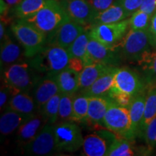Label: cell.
Returning <instances> with one entry per match:
<instances>
[{
	"mask_svg": "<svg viewBox=\"0 0 156 156\" xmlns=\"http://www.w3.org/2000/svg\"><path fill=\"white\" fill-rule=\"evenodd\" d=\"M31 58L30 64L38 74L56 77L58 73L68 67L70 55L66 48L46 44Z\"/></svg>",
	"mask_w": 156,
	"mask_h": 156,
	"instance_id": "1",
	"label": "cell"
},
{
	"mask_svg": "<svg viewBox=\"0 0 156 156\" xmlns=\"http://www.w3.org/2000/svg\"><path fill=\"white\" fill-rule=\"evenodd\" d=\"M11 30L24 49L26 58H31L46 44L47 35L23 19L12 23Z\"/></svg>",
	"mask_w": 156,
	"mask_h": 156,
	"instance_id": "2",
	"label": "cell"
},
{
	"mask_svg": "<svg viewBox=\"0 0 156 156\" xmlns=\"http://www.w3.org/2000/svg\"><path fill=\"white\" fill-rule=\"evenodd\" d=\"M23 20L48 36L69 18L58 0H49L47 5L40 11Z\"/></svg>",
	"mask_w": 156,
	"mask_h": 156,
	"instance_id": "3",
	"label": "cell"
},
{
	"mask_svg": "<svg viewBox=\"0 0 156 156\" xmlns=\"http://www.w3.org/2000/svg\"><path fill=\"white\" fill-rule=\"evenodd\" d=\"M40 78L30 64L23 62L12 64L4 72V82L17 93H30Z\"/></svg>",
	"mask_w": 156,
	"mask_h": 156,
	"instance_id": "4",
	"label": "cell"
},
{
	"mask_svg": "<svg viewBox=\"0 0 156 156\" xmlns=\"http://www.w3.org/2000/svg\"><path fill=\"white\" fill-rule=\"evenodd\" d=\"M153 41V34L148 30L130 29L119 44L122 57L129 61L139 59L146 51L150 49Z\"/></svg>",
	"mask_w": 156,
	"mask_h": 156,
	"instance_id": "5",
	"label": "cell"
},
{
	"mask_svg": "<svg viewBox=\"0 0 156 156\" xmlns=\"http://www.w3.org/2000/svg\"><path fill=\"white\" fill-rule=\"evenodd\" d=\"M103 125L120 137L130 141L135 139L129 108L121 106L111 100L103 120Z\"/></svg>",
	"mask_w": 156,
	"mask_h": 156,
	"instance_id": "6",
	"label": "cell"
},
{
	"mask_svg": "<svg viewBox=\"0 0 156 156\" xmlns=\"http://www.w3.org/2000/svg\"><path fill=\"white\" fill-rule=\"evenodd\" d=\"M54 130L58 152L74 153L83 147L84 138L75 122H59L54 124Z\"/></svg>",
	"mask_w": 156,
	"mask_h": 156,
	"instance_id": "7",
	"label": "cell"
},
{
	"mask_svg": "<svg viewBox=\"0 0 156 156\" xmlns=\"http://www.w3.org/2000/svg\"><path fill=\"white\" fill-rule=\"evenodd\" d=\"M129 27V19L114 23L101 24L89 28L90 37L108 47L118 48Z\"/></svg>",
	"mask_w": 156,
	"mask_h": 156,
	"instance_id": "8",
	"label": "cell"
},
{
	"mask_svg": "<svg viewBox=\"0 0 156 156\" xmlns=\"http://www.w3.org/2000/svg\"><path fill=\"white\" fill-rule=\"evenodd\" d=\"M28 155H51L59 153L56 147L54 124H46L30 143L23 147Z\"/></svg>",
	"mask_w": 156,
	"mask_h": 156,
	"instance_id": "9",
	"label": "cell"
},
{
	"mask_svg": "<svg viewBox=\"0 0 156 156\" xmlns=\"http://www.w3.org/2000/svg\"><path fill=\"white\" fill-rule=\"evenodd\" d=\"M69 18L86 28H90L97 12L87 0H58Z\"/></svg>",
	"mask_w": 156,
	"mask_h": 156,
	"instance_id": "10",
	"label": "cell"
},
{
	"mask_svg": "<svg viewBox=\"0 0 156 156\" xmlns=\"http://www.w3.org/2000/svg\"><path fill=\"white\" fill-rule=\"evenodd\" d=\"M121 56L118 48L108 47L90 37L87 44V65L101 63L111 67H117L121 61Z\"/></svg>",
	"mask_w": 156,
	"mask_h": 156,
	"instance_id": "11",
	"label": "cell"
},
{
	"mask_svg": "<svg viewBox=\"0 0 156 156\" xmlns=\"http://www.w3.org/2000/svg\"><path fill=\"white\" fill-rule=\"evenodd\" d=\"M114 89L136 96L147 89L143 79L135 72L127 67L119 68L115 75Z\"/></svg>",
	"mask_w": 156,
	"mask_h": 156,
	"instance_id": "12",
	"label": "cell"
},
{
	"mask_svg": "<svg viewBox=\"0 0 156 156\" xmlns=\"http://www.w3.org/2000/svg\"><path fill=\"white\" fill-rule=\"evenodd\" d=\"M86 28H87L69 19L60 25L55 31L48 35L46 44L56 45L67 49Z\"/></svg>",
	"mask_w": 156,
	"mask_h": 156,
	"instance_id": "13",
	"label": "cell"
},
{
	"mask_svg": "<svg viewBox=\"0 0 156 156\" xmlns=\"http://www.w3.org/2000/svg\"><path fill=\"white\" fill-rule=\"evenodd\" d=\"M59 91L56 77L45 75L41 77L33 89V95L39 111L41 107Z\"/></svg>",
	"mask_w": 156,
	"mask_h": 156,
	"instance_id": "14",
	"label": "cell"
},
{
	"mask_svg": "<svg viewBox=\"0 0 156 156\" xmlns=\"http://www.w3.org/2000/svg\"><path fill=\"white\" fill-rule=\"evenodd\" d=\"M47 124L40 113L38 112L30 119L20 126L17 131V142L19 145L25 147L38 135L41 130Z\"/></svg>",
	"mask_w": 156,
	"mask_h": 156,
	"instance_id": "15",
	"label": "cell"
},
{
	"mask_svg": "<svg viewBox=\"0 0 156 156\" xmlns=\"http://www.w3.org/2000/svg\"><path fill=\"white\" fill-rule=\"evenodd\" d=\"M109 103L110 99L107 96L90 97L88 112L85 122L94 127H104L103 120Z\"/></svg>",
	"mask_w": 156,
	"mask_h": 156,
	"instance_id": "16",
	"label": "cell"
},
{
	"mask_svg": "<svg viewBox=\"0 0 156 156\" xmlns=\"http://www.w3.org/2000/svg\"><path fill=\"white\" fill-rule=\"evenodd\" d=\"M35 115L21 114L10 109H6L0 118L1 134L2 136H7L14 133L15 131H17L20 126Z\"/></svg>",
	"mask_w": 156,
	"mask_h": 156,
	"instance_id": "17",
	"label": "cell"
},
{
	"mask_svg": "<svg viewBox=\"0 0 156 156\" xmlns=\"http://www.w3.org/2000/svg\"><path fill=\"white\" fill-rule=\"evenodd\" d=\"M111 145L110 140L95 132L84 138L82 147L84 155L86 156H104L106 155Z\"/></svg>",
	"mask_w": 156,
	"mask_h": 156,
	"instance_id": "18",
	"label": "cell"
},
{
	"mask_svg": "<svg viewBox=\"0 0 156 156\" xmlns=\"http://www.w3.org/2000/svg\"><path fill=\"white\" fill-rule=\"evenodd\" d=\"M146 94L147 93L144 90L134 96L129 108L132 130L136 137L142 136V121L145 113Z\"/></svg>",
	"mask_w": 156,
	"mask_h": 156,
	"instance_id": "19",
	"label": "cell"
},
{
	"mask_svg": "<svg viewBox=\"0 0 156 156\" xmlns=\"http://www.w3.org/2000/svg\"><path fill=\"white\" fill-rule=\"evenodd\" d=\"M1 66L2 67L23 62L25 56L19 45L13 41L7 34L1 41Z\"/></svg>",
	"mask_w": 156,
	"mask_h": 156,
	"instance_id": "20",
	"label": "cell"
},
{
	"mask_svg": "<svg viewBox=\"0 0 156 156\" xmlns=\"http://www.w3.org/2000/svg\"><path fill=\"white\" fill-rule=\"evenodd\" d=\"M146 87L156 85V50L146 51L137 60Z\"/></svg>",
	"mask_w": 156,
	"mask_h": 156,
	"instance_id": "21",
	"label": "cell"
},
{
	"mask_svg": "<svg viewBox=\"0 0 156 156\" xmlns=\"http://www.w3.org/2000/svg\"><path fill=\"white\" fill-rule=\"evenodd\" d=\"M111 66L101 63H94L87 65L80 73V93L89 88L101 76L112 69Z\"/></svg>",
	"mask_w": 156,
	"mask_h": 156,
	"instance_id": "22",
	"label": "cell"
},
{
	"mask_svg": "<svg viewBox=\"0 0 156 156\" xmlns=\"http://www.w3.org/2000/svg\"><path fill=\"white\" fill-rule=\"evenodd\" d=\"M59 91L64 94L75 95L80 88V73L66 67L56 75Z\"/></svg>",
	"mask_w": 156,
	"mask_h": 156,
	"instance_id": "23",
	"label": "cell"
},
{
	"mask_svg": "<svg viewBox=\"0 0 156 156\" xmlns=\"http://www.w3.org/2000/svg\"><path fill=\"white\" fill-rule=\"evenodd\" d=\"M130 15L116 2L108 8L99 12H97L93 20L90 28L101 24H109L124 20Z\"/></svg>",
	"mask_w": 156,
	"mask_h": 156,
	"instance_id": "24",
	"label": "cell"
},
{
	"mask_svg": "<svg viewBox=\"0 0 156 156\" xmlns=\"http://www.w3.org/2000/svg\"><path fill=\"white\" fill-rule=\"evenodd\" d=\"M117 69H118L117 67H114L109 69L107 73L101 76L89 88H87L81 94L87 95L89 97L106 95L114 85L115 75Z\"/></svg>",
	"mask_w": 156,
	"mask_h": 156,
	"instance_id": "25",
	"label": "cell"
},
{
	"mask_svg": "<svg viewBox=\"0 0 156 156\" xmlns=\"http://www.w3.org/2000/svg\"><path fill=\"white\" fill-rule=\"evenodd\" d=\"M6 109H10L21 114L29 115L36 114V111L38 112L34 97L30 96L29 93L26 92H19L13 95Z\"/></svg>",
	"mask_w": 156,
	"mask_h": 156,
	"instance_id": "26",
	"label": "cell"
},
{
	"mask_svg": "<svg viewBox=\"0 0 156 156\" xmlns=\"http://www.w3.org/2000/svg\"><path fill=\"white\" fill-rule=\"evenodd\" d=\"M90 40L89 28L85 29L82 34L75 39V41L67 48L70 57L80 58L84 61L85 67L87 65V44Z\"/></svg>",
	"mask_w": 156,
	"mask_h": 156,
	"instance_id": "27",
	"label": "cell"
},
{
	"mask_svg": "<svg viewBox=\"0 0 156 156\" xmlns=\"http://www.w3.org/2000/svg\"><path fill=\"white\" fill-rule=\"evenodd\" d=\"M49 0H22L14 8V14L18 19H26L40 11Z\"/></svg>",
	"mask_w": 156,
	"mask_h": 156,
	"instance_id": "28",
	"label": "cell"
},
{
	"mask_svg": "<svg viewBox=\"0 0 156 156\" xmlns=\"http://www.w3.org/2000/svg\"><path fill=\"white\" fill-rule=\"evenodd\" d=\"M62 93L58 92L39 109L38 112L44 116L47 124H54L58 120V107Z\"/></svg>",
	"mask_w": 156,
	"mask_h": 156,
	"instance_id": "29",
	"label": "cell"
},
{
	"mask_svg": "<svg viewBox=\"0 0 156 156\" xmlns=\"http://www.w3.org/2000/svg\"><path fill=\"white\" fill-rule=\"evenodd\" d=\"M156 116V85L147 88L145 113L142 121V136L143 132L147 124Z\"/></svg>",
	"mask_w": 156,
	"mask_h": 156,
	"instance_id": "30",
	"label": "cell"
},
{
	"mask_svg": "<svg viewBox=\"0 0 156 156\" xmlns=\"http://www.w3.org/2000/svg\"><path fill=\"white\" fill-rule=\"evenodd\" d=\"M89 100L90 97L83 94L75 97L72 121L75 122H85L88 112Z\"/></svg>",
	"mask_w": 156,
	"mask_h": 156,
	"instance_id": "31",
	"label": "cell"
},
{
	"mask_svg": "<svg viewBox=\"0 0 156 156\" xmlns=\"http://www.w3.org/2000/svg\"><path fill=\"white\" fill-rule=\"evenodd\" d=\"M130 140L117 136L107 152V156H131L134 155L133 147Z\"/></svg>",
	"mask_w": 156,
	"mask_h": 156,
	"instance_id": "32",
	"label": "cell"
},
{
	"mask_svg": "<svg viewBox=\"0 0 156 156\" xmlns=\"http://www.w3.org/2000/svg\"><path fill=\"white\" fill-rule=\"evenodd\" d=\"M75 97V95L62 93L58 116V120L60 122L72 121L73 114V101Z\"/></svg>",
	"mask_w": 156,
	"mask_h": 156,
	"instance_id": "33",
	"label": "cell"
},
{
	"mask_svg": "<svg viewBox=\"0 0 156 156\" xmlns=\"http://www.w3.org/2000/svg\"><path fill=\"white\" fill-rule=\"evenodd\" d=\"M152 16L145 12L138 9L129 18V27L133 30H148Z\"/></svg>",
	"mask_w": 156,
	"mask_h": 156,
	"instance_id": "34",
	"label": "cell"
},
{
	"mask_svg": "<svg viewBox=\"0 0 156 156\" xmlns=\"http://www.w3.org/2000/svg\"><path fill=\"white\" fill-rule=\"evenodd\" d=\"M107 97L113 102L116 103V104L127 108H129L132 101L134 98V96H132V95H129L125 93L120 92V91L114 89V87H112L109 90L108 94H107Z\"/></svg>",
	"mask_w": 156,
	"mask_h": 156,
	"instance_id": "35",
	"label": "cell"
},
{
	"mask_svg": "<svg viewBox=\"0 0 156 156\" xmlns=\"http://www.w3.org/2000/svg\"><path fill=\"white\" fill-rule=\"evenodd\" d=\"M144 139L150 148L156 146V116L147 124L143 132Z\"/></svg>",
	"mask_w": 156,
	"mask_h": 156,
	"instance_id": "36",
	"label": "cell"
},
{
	"mask_svg": "<svg viewBox=\"0 0 156 156\" xmlns=\"http://www.w3.org/2000/svg\"><path fill=\"white\" fill-rule=\"evenodd\" d=\"M130 15L140 9L142 0H116Z\"/></svg>",
	"mask_w": 156,
	"mask_h": 156,
	"instance_id": "37",
	"label": "cell"
},
{
	"mask_svg": "<svg viewBox=\"0 0 156 156\" xmlns=\"http://www.w3.org/2000/svg\"><path fill=\"white\" fill-rule=\"evenodd\" d=\"M97 12H101L108 8L113 5L116 0H87Z\"/></svg>",
	"mask_w": 156,
	"mask_h": 156,
	"instance_id": "38",
	"label": "cell"
},
{
	"mask_svg": "<svg viewBox=\"0 0 156 156\" xmlns=\"http://www.w3.org/2000/svg\"><path fill=\"white\" fill-rule=\"evenodd\" d=\"M140 9L153 16L156 12V0H142Z\"/></svg>",
	"mask_w": 156,
	"mask_h": 156,
	"instance_id": "39",
	"label": "cell"
},
{
	"mask_svg": "<svg viewBox=\"0 0 156 156\" xmlns=\"http://www.w3.org/2000/svg\"><path fill=\"white\" fill-rule=\"evenodd\" d=\"M68 67L71 68V69L80 73L85 67V64H84L83 60L80 58L70 57Z\"/></svg>",
	"mask_w": 156,
	"mask_h": 156,
	"instance_id": "40",
	"label": "cell"
},
{
	"mask_svg": "<svg viewBox=\"0 0 156 156\" xmlns=\"http://www.w3.org/2000/svg\"><path fill=\"white\" fill-rule=\"evenodd\" d=\"M149 30L153 34V36H156V12L151 17Z\"/></svg>",
	"mask_w": 156,
	"mask_h": 156,
	"instance_id": "41",
	"label": "cell"
},
{
	"mask_svg": "<svg viewBox=\"0 0 156 156\" xmlns=\"http://www.w3.org/2000/svg\"><path fill=\"white\" fill-rule=\"evenodd\" d=\"M7 25L5 23L1 21V23H0V39L1 41L5 38V36H6V31H5V26Z\"/></svg>",
	"mask_w": 156,
	"mask_h": 156,
	"instance_id": "42",
	"label": "cell"
},
{
	"mask_svg": "<svg viewBox=\"0 0 156 156\" xmlns=\"http://www.w3.org/2000/svg\"><path fill=\"white\" fill-rule=\"evenodd\" d=\"M5 1L8 5L9 8H10V7H16L17 5H18L22 2V0H5Z\"/></svg>",
	"mask_w": 156,
	"mask_h": 156,
	"instance_id": "43",
	"label": "cell"
},
{
	"mask_svg": "<svg viewBox=\"0 0 156 156\" xmlns=\"http://www.w3.org/2000/svg\"><path fill=\"white\" fill-rule=\"evenodd\" d=\"M152 46L156 48V36H153V41H152Z\"/></svg>",
	"mask_w": 156,
	"mask_h": 156,
	"instance_id": "44",
	"label": "cell"
}]
</instances>
